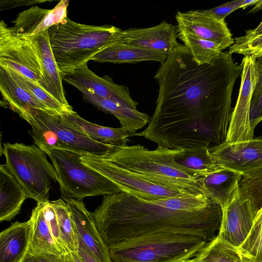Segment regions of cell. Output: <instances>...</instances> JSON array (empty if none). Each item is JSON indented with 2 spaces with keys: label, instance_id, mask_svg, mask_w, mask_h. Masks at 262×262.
<instances>
[{
  "label": "cell",
  "instance_id": "1",
  "mask_svg": "<svg viewBox=\"0 0 262 262\" xmlns=\"http://www.w3.org/2000/svg\"><path fill=\"white\" fill-rule=\"evenodd\" d=\"M242 70L229 51L199 65L179 43L155 76L159 84L155 112L147 127L134 136L171 149L223 143L231 119L234 86Z\"/></svg>",
  "mask_w": 262,
  "mask_h": 262
},
{
  "label": "cell",
  "instance_id": "2",
  "mask_svg": "<svg viewBox=\"0 0 262 262\" xmlns=\"http://www.w3.org/2000/svg\"><path fill=\"white\" fill-rule=\"evenodd\" d=\"M92 214L108 246L140 236L166 233L192 234L210 242L220 227L222 209L212 201L199 210H176L156 200H145L120 191L103 195Z\"/></svg>",
  "mask_w": 262,
  "mask_h": 262
},
{
  "label": "cell",
  "instance_id": "3",
  "mask_svg": "<svg viewBox=\"0 0 262 262\" xmlns=\"http://www.w3.org/2000/svg\"><path fill=\"white\" fill-rule=\"evenodd\" d=\"M177 149L158 146L149 150L139 144L114 146L103 160L152 183L192 195H204L201 185L203 176L176 162Z\"/></svg>",
  "mask_w": 262,
  "mask_h": 262
},
{
  "label": "cell",
  "instance_id": "4",
  "mask_svg": "<svg viewBox=\"0 0 262 262\" xmlns=\"http://www.w3.org/2000/svg\"><path fill=\"white\" fill-rule=\"evenodd\" d=\"M51 47L61 76L88 63L115 41L123 30L74 22L67 17L48 29Z\"/></svg>",
  "mask_w": 262,
  "mask_h": 262
},
{
  "label": "cell",
  "instance_id": "5",
  "mask_svg": "<svg viewBox=\"0 0 262 262\" xmlns=\"http://www.w3.org/2000/svg\"><path fill=\"white\" fill-rule=\"evenodd\" d=\"M209 242L192 234L166 233L108 246L112 262H179L194 258Z\"/></svg>",
  "mask_w": 262,
  "mask_h": 262
},
{
  "label": "cell",
  "instance_id": "6",
  "mask_svg": "<svg viewBox=\"0 0 262 262\" xmlns=\"http://www.w3.org/2000/svg\"><path fill=\"white\" fill-rule=\"evenodd\" d=\"M31 126L28 134L35 145L48 149L67 150L81 155H104L113 145L95 141L74 127L63 116L33 108L16 113Z\"/></svg>",
  "mask_w": 262,
  "mask_h": 262
},
{
  "label": "cell",
  "instance_id": "7",
  "mask_svg": "<svg viewBox=\"0 0 262 262\" xmlns=\"http://www.w3.org/2000/svg\"><path fill=\"white\" fill-rule=\"evenodd\" d=\"M6 164L26 191L37 203L49 201L51 181L57 177L47 154L35 144L5 143L2 149Z\"/></svg>",
  "mask_w": 262,
  "mask_h": 262
},
{
  "label": "cell",
  "instance_id": "8",
  "mask_svg": "<svg viewBox=\"0 0 262 262\" xmlns=\"http://www.w3.org/2000/svg\"><path fill=\"white\" fill-rule=\"evenodd\" d=\"M56 170L62 199L82 200L87 196L105 195L121 190L108 178L83 164L81 155L67 150L44 151Z\"/></svg>",
  "mask_w": 262,
  "mask_h": 262
},
{
  "label": "cell",
  "instance_id": "9",
  "mask_svg": "<svg viewBox=\"0 0 262 262\" xmlns=\"http://www.w3.org/2000/svg\"><path fill=\"white\" fill-rule=\"evenodd\" d=\"M80 159L83 164L112 181L121 191L143 200L153 201L192 195L145 180L103 160L100 156L82 155Z\"/></svg>",
  "mask_w": 262,
  "mask_h": 262
},
{
  "label": "cell",
  "instance_id": "10",
  "mask_svg": "<svg viewBox=\"0 0 262 262\" xmlns=\"http://www.w3.org/2000/svg\"><path fill=\"white\" fill-rule=\"evenodd\" d=\"M0 66L12 69L41 88V71L35 51L27 36L0 22Z\"/></svg>",
  "mask_w": 262,
  "mask_h": 262
},
{
  "label": "cell",
  "instance_id": "11",
  "mask_svg": "<svg viewBox=\"0 0 262 262\" xmlns=\"http://www.w3.org/2000/svg\"><path fill=\"white\" fill-rule=\"evenodd\" d=\"M257 59L244 56L238 96L232 112L231 121L226 139L227 142L246 141L253 138L251 128L250 110L253 90L258 81L259 72Z\"/></svg>",
  "mask_w": 262,
  "mask_h": 262
},
{
  "label": "cell",
  "instance_id": "12",
  "mask_svg": "<svg viewBox=\"0 0 262 262\" xmlns=\"http://www.w3.org/2000/svg\"><path fill=\"white\" fill-rule=\"evenodd\" d=\"M215 162L222 167L242 177L262 168V137L236 142H227L209 148Z\"/></svg>",
  "mask_w": 262,
  "mask_h": 262
},
{
  "label": "cell",
  "instance_id": "13",
  "mask_svg": "<svg viewBox=\"0 0 262 262\" xmlns=\"http://www.w3.org/2000/svg\"><path fill=\"white\" fill-rule=\"evenodd\" d=\"M222 209V218L217 236L239 248L248 236L257 214L250 201L244 199L238 186L232 199Z\"/></svg>",
  "mask_w": 262,
  "mask_h": 262
},
{
  "label": "cell",
  "instance_id": "14",
  "mask_svg": "<svg viewBox=\"0 0 262 262\" xmlns=\"http://www.w3.org/2000/svg\"><path fill=\"white\" fill-rule=\"evenodd\" d=\"M62 78L75 88H83L102 98L137 109L138 103L130 96L127 86L115 83L107 75L103 77L97 75L88 68V63L62 75Z\"/></svg>",
  "mask_w": 262,
  "mask_h": 262
},
{
  "label": "cell",
  "instance_id": "15",
  "mask_svg": "<svg viewBox=\"0 0 262 262\" xmlns=\"http://www.w3.org/2000/svg\"><path fill=\"white\" fill-rule=\"evenodd\" d=\"M178 30L189 32L200 38L217 43L223 50L232 46L235 41L225 20L217 19L202 10L176 15Z\"/></svg>",
  "mask_w": 262,
  "mask_h": 262
},
{
  "label": "cell",
  "instance_id": "16",
  "mask_svg": "<svg viewBox=\"0 0 262 262\" xmlns=\"http://www.w3.org/2000/svg\"><path fill=\"white\" fill-rule=\"evenodd\" d=\"M78 236L79 245L98 262H112L107 245L95 224L92 212L82 201L70 199L64 201Z\"/></svg>",
  "mask_w": 262,
  "mask_h": 262
},
{
  "label": "cell",
  "instance_id": "17",
  "mask_svg": "<svg viewBox=\"0 0 262 262\" xmlns=\"http://www.w3.org/2000/svg\"><path fill=\"white\" fill-rule=\"evenodd\" d=\"M27 37L38 59L41 71L42 88L69 111H73L66 98L61 74L51 47L48 30Z\"/></svg>",
  "mask_w": 262,
  "mask_h": 262
},
{
  "label": "cell",
  "instance_id": "18",
  "mask_svg": "<svg viewBox=\"0 0 262 262\" xmlns=\"http://www.w3.org/2000/svg\"><path fill=\"white\" fill-rule=\"evenodd\" d=\"M178 30L164 20L159 25L146 28H129L122 30L117 41L149 50L169 53L179 43Z\"/></svg>",
  "mask_w": 262,
  "mask_h": 262
},
{
  "label": "cell",
  "instance_id": "19",
  "mask_svg": "<svg viewBox=\"0 0 262 262\" xmlns=\"http://www.w3.org/2000/svg\"><path fill=\"white\" fill-rule=\"evenodd\" d=\"M69 1H60L52 9L35 6L20 12L12 21L17 34L31 36L44 31L66 18Z\"/></svg>",
  "mask_w": 262,
  "mask_h": 262
},
{
  "label": "cell",
  "instance_id": "20",
  "mask_svg": "<svg viewBox=\"0 0 262 262\" xmlns=\"http://www.w3.org/2000/svg\"><path fill=\"white\" fill-rule=\"evenodd\" d=\"M168 54L167 52L151 50L115 40L99 51L91 60L100 63L117 64L155 61L162 65L165 62Z\"/></svg>",
  "mask_w": 262,
  "mask_h": 262
},
{
  "label": "cell",
  "instance_id": "21",
  "mask_svg": "<svg viewBox=\"0 0 262 262\" xmlns=\"http://www.w3.org/2000/svg\"><path fill=\"white\" fill-rule=\"evenodd\" d=\"M85 102L99 110L114 115L119 121L120 127L131 136L148 124L150 117L146 114L132 109L109 99L102 98L81 87H77Z\"/></svg>",
  "mask_w": 262,
  "mask_h": 262
},
{
  "label": "cell",
  "instance_id": "22",
  "mask_svg": "<svg viewBox=\"0 0 262 262\" xmlns=\"http://www.w3.org/2000/svg\"><path fill=\"white\" fill-rule=\"evenodd\" d=\"M242 178L240 172L222 167L202 178L203 194L222 209L232 199Z\"/></svg>",
  "mask_w": 262,
  "mask_h": 262
},
{
  "label": "cell",
  "instance_id": "23",
  "mask_svg": "<svg viewBox=\"0 0 262 262\" xmlns=\"http://www.w3.org/2000/svg\"><path fill=\"white\" fill-rule=\"evenodd\" d=\"M28 199L20 184L6 164L0 165V221H10L17 215Z\"/></svg>",
  "mask_w": 262,
  "mask_h": 262
},
{
  "label": "cell",
  "instance_id": "24",
  "mask_svg": "<svg viewBox=\"0 0 262 262\" xmlns=\"http://www.w3.org/2000/svg\"><path fill=\"white\" fill-rule=\"evenodd\" d=\"M30 226L16 221L0 233V262H21L29 250Z\"/></svg>",
  "mask_w": 262,
  "mask_h": 262
},
{
  "label": "cell",
  "instance_id": "25",
  "mask_svg": "<svg viewBox=\"0 0 262 262\" xmlns=\"http://www.w3.org/2000/svg\"><path fill=\"white\" fill-rule=\"evenodd\" d=\"M0 91L5 103L16 113L21 110L33 108L57 114L21 87L2 66H0Z\"/></svg>",
  "mask_w": 262,
  "mask_h": 262
},
{
  "label": "cell",
  "instance_id": "26",
  "mask_svg": "<svg viewBox=\"0 0 262 262\" xmlns=\"http://www.w3.org/2000/svg\"><path fill=\"white\" fill-rule=\"evenodd\" d=\"M63 116L77 130L98 142L113 146L127 144L130 133L121 128L98 125L81 118L76 112L67 113Z\"/></svg>",
  "mask_w": 262,
  "mask_h": 262
},
{
  "label": "cell",
  "instance_id": "27",
  "mask_svg": "<svg viewBox=\"0 0 262 262\" xmlns=\"http://www.w3.org/2000/svg\"><path fill=\"white\" fill-rule=\"evenodd\" d=\"M29 250L48 252L60 256L63 252L55 241L43 212V203H38L30 219Z\"/></svg>",
  "mask_w": 262,
  "mask_h": 262
},
{
  "label": "cell",
  "instance_id": "28",
  "mask_svg": "<svg viewBox=\"0 0 262 262\" xmlns=\"http://www.w3.org/2000/svg\"><path fill=\"white\" fill-rule=\"evenodd\" d=\"M195 262H262L242 252L217 235L194 258Z\"/></svg>",
  "mask_w": 262,
  "mask_h": 262
},
{
  "label": "cell",
  "instance_id": "29",
  "mask_svg": "<svg viewBox=\"0 0 262 262\" xmlns=\"http://www.w3.org/2000/svg\"><path fill=\"white\" fill-rule=\"evenodd\" d=\"M173 159L178 164L203 177L222 167L215 162L207 146L177 149Z\"/></svg>",
  "mask_w": 262,
  "mask_h": 262
},
{
  "label": "cell",
  "instance_id": "30",
  "mask_svg": "<svg viewBox=\"0 0 262 262\" xmlns=\"http://www.w3.org/2000/svg\"><path fill=\"white\" fill-rule=\"evenodd\" d=\"M178 37L187 47L199 65L208 64L219 57L223 50L217 43L200 38L185 31H178Z\"/></svg>",
  "mask_w": 262,
  "mask_h": 262
},
{
  "label": "cell",
  "instance_id": "31",
  "mask_svg": "<svg viewBox=\"0 0 262 262\" xmlns=\"http://www.w3.org/2000/svg\"><path fill=\"white\" fill-rule=\"evenodd\" d=\"M57 217L62 247L65 252H77L78 236L66 202L62 199L51 201Z\"/></svg>",
  "mask_w": 262,
  "mask_h": 262
},
{
  "label": "cell",
  "instance_id": "32",
  "mask_svg": "<svg viewBox=\"0 0 262 262\" xmlns=\"http://www.w3.org/2000/svg\"><path fill=\"white\" fill-rule=\"evenodd\" d=\"M3 67L5 68L10 75L21 87L31 93L52 112L58 115H62L65 113L74 111H70L67 109L36 83L12 69L5 67Z\"/></svg>",
  "mask_w": 262,
  "mask_h": 262
},
{
  "label": "cell",
  "instance_id": "33",
  "mask_svg": "<svg viewBox=\"0 0 262 262\" xmlns=\"http://www.w3.org/2000/svg\"><path fill=\"white\" fill-rule=\"evenodd\" d=\"M238 191L258 212L262 207V168L243 176L238 183Z\"/></svg>",
  "mask_w": 262,
  "mask_h": 262
},
{
  "label": "cell",
  "instance_id": "34",
  "mask_svg": "<svg viewBox=\"0 0 262 262\" xmlns=\"http://www.w3.org/2000/svg\"><path fill=\"white\" fill-rule=\"evenodd\" d=\"M238 249L246 255L262 260V207L257 212L248 236Z\"/></svg>",
  "mask_w": 262,
  "mask_h": 262
},
{
  "label": "cell",
  "instance_id": "35",
  "mask_svg": "<svg viewBox=\"0 0 262 262\" xmlns=\"http://www.w3.org/2000/svg\"><path fill=\"white\" fill-rule=\"evenodd\" d=\"M234 41L228 51L232 54L236 53L244 56H251L257 59L262 58V34L245 40L234 38Z\"/></svg>",
  "mask_w": 262,
  "mask_h": 262
},
{
  "label": "cell",
  "instance_id": "36",
  "mask_svg": "<svg viewBox=\"0 0 262 262\" xmlns=\"http://www.w3.org/2000/svg\"><path fill=\"white\" fill-rule=\"evenodd\" d=\"M258 69L259 76L252 93L250 110V126L253 131L262 120V70Z\"/></svg>",
  "mask_w": 262,
  "mask_h": 262
},
{
  "label": "cell",
  "instance_id": "37",
  "mask_svg": "<svg viewBox=\"0 0 262 262\" xmlns=\"http://www.w3.org/2000/svg\"><path fill=\"white\" fill-rule=\"evenodd\" d=\"M258 0H236L227 2L219 6L206 10H202L206 14L210 15L217 19L225 20V18L233 11L255 5Z\"/></svg>",
  "mask_w": 262,
  "mask_h": 262
},
{
  "label": "cell",
  "instance_id": "38",
  "mask_svg": "<svg viewBox=\"0 0 262 262\" xmlns=\"http://www.w3.org/2000/svg\"><path fill=\"white\" fill-rule=\"evenodd\" d=\"M43 212L55 241L64 252L61 243L57 215L51 201L43 203Z\"/></svg>",
  "mask_w": 262,
  "mask_h": 262
},
{
  "label": "cell",
  "instance_id": "39",
  "mask_svg": "<svg viewBox=\"0 0 262 262\" xmlns=\"http://www.w3.org/2000/svg\"><path fill=\"white\" fill-rule=\"evenodd\" d=\"M21 262H58L57 255L43 252L28 250Z\"/></svg>",
  "mask_w": 262,
  "mask_h": 262
},
{
  "label": "cell",
  "instance_id": "40",
  "mask_svg": "<svg viewBox=\"0 0 262 262\" xmlns=\"http://www.w3.org/2000/svg\"><path fill=\"white\" fill-rule=\"evenodd\" d=\"M46 1H2L1 2V10L10 9L19 6L36 4L45 3Z\"/></svg>",
  "mask_w": 262,
  "mask_h": 262
},
{
  "label": "cell",
  "instance_id": "41",
  "mask_svg": "<svg viewBox=\"0 0 262 262\" xmlns=\"http://www.w3.org/2000/svg\"><path fill=\"white\" fill-rule=\"evenodd\" d=\"M260 34H262V21L255 29L248 30L244 35L235 38L239 40H245Z\"/></svg>",
  "mask_w": 262,
  "mask_h": 262
},
{
  "label": "cell",
  "instance_id": "42",
  "mask_svg": "<svg viewBox=\"0 0 262 262\" xmlns=\"http://www.w3.org/2000/svg\"><path fill=\"white\" fill-rule=\"evenodd\" d=\"M77 253L84 262H98L80 245Z\"/></svg>",
  "mask_w": 262,
  "mask_h": 262
},
{
  "label": "cell",
  "instance_id": "43",
  "mask_svg": "<svg viewBox=\"0 0 262 262\" xmlns=\"http://www.w3.org/2000/svg\"><path fill=\"white\" fill-rule=\"evenodd\" d=\"M58 262H75L71 252H64L60 256H57Z\"/></svg>",
  "mask_w": 262,
  "mask_h": 262
},
{
  "label": "cell",
  "instance_id": "44",
  "mask_svg": "<svg viewBox=\"0 0 262 262\" xmlns=\"http://www.w3.org/2000/svg\"><path fill=\"white\" fill-rule=\"evenodd\" d=\"M262 9V0H258L254 6L249 12V13H255Z\"/></svg>",
  "mask_w": 262,
  "mask_h": 262
},
{
  "label": "cell",
  "instance_id": "45",
  "mask_svg": "<svg viewBox=\"0 0 262 262\" xmlns=\"http://www.w3.org/2000/svg\"><path fill=\"white\" fill-rule=\"evenodd\" d=\"M258 67L262 70V58L257 60Z\"/></svg>",
  "mask_w": 262,
  "mask_h": 262
},
{
  "label": "cell",
  "instance_id": "46",
  "mask_svg": "<svg viewBox=\"0 0 262 262\" xmlns=\"http://www.w3.org/2000/svg\"><path fill=\"white\" fill-rule=\"evenodd\" d=\"M193 259H189V260H186L181 261H179V262H192Z\"/></svg>",
  "mask_w": 262,
  "mask_h": 262
},
{
  "label": "cell",
  "instance_id": "47",
  "mask_svg": "<svg viewBox=\"0 0 262 262\" xmlns=\"http://www.w3.org/2000/svg\"><path fill=\"white\" fill-rule=\"evenodd\" d=\"M192 262H195V261H194V258H193V260H192Z\"/></svg>",
  "mask_w": 262,
  "mask_h": 262
}]
</instances>
